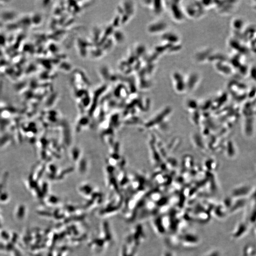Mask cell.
I'll return each instance as SVG.
<instances>
[{
  "mask_svg": "<svg viewBox=\"0 0 256 256\" xmlns=\"http://www.w3.org/2000/svg\"><path fill=\"white\" fill-rule=\"evenodd\" d=\"M181 244L184 247H194L197 246L199 240L198 237L195 235L191 234H186L182 235L180 238Z\"/></svg>",
  "mask_w": 256,
  "mask_h": 256,
  "instance_id": "cell-1",
  "label": "cell"
},
{
  "mask_svg": "<svg viewBox=\"0 0 256 256\" xmlns=\"http://www.w3.org/2000/svg\"><path fill=\"white\" fill-rule=\"evenodd\" d=\"M203 256H219V254L216 250H212L211 251L207 252Z\"/></svg>",
  "mask_w": 256,
  "mask_h": 256,
  "instance_id": "cell-2",
  "label": "cell"
},
{
  "mask_svg": "<svg viewBox=\"0 0 256 256\" xmlns=\"http://www.w3.org/2000/svg\"><path fill=\"white\" fill-rule=\"evenodd\" d=\"M162 256H175L172 251L170 250H165L162 254Z\"/></svg>",
  "mask_w": 256,
  "mask_h": 256,
  "instance_id": "cell-3",
  "label": "cell"
}]
</instances>
